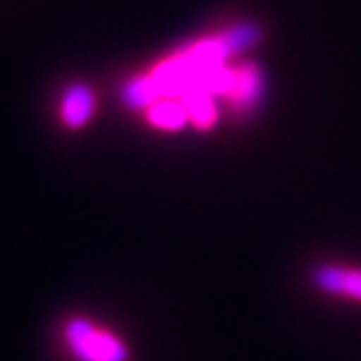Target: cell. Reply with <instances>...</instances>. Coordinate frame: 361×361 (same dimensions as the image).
I'll list each match as a JSON object with an SVG mask.
<instances>
[{"instance_id": "3", "label": "cell", "mask_w": 361, "mask_h": 361, "mask_svg": "<svg viewBox=\"0 0 361 361\" xmlns=\"http://www.w3.org/2000/svg\"><path fill=\"white\" fill-rule=\"evenodd\" d=\"M264 96V72L257 63H240L228 68L226 87L222 98L228 100L238 111H248Z\"/></svg>"}, {"instance_id": "5", "label": "cell", "mask_w": 361, "mask_h": 361, "mask_svg": "<svg viewBox=\"0 0 361 361\" xmlns=\"http://www.w3.org/2000/svg\"><path fill=\"white\" fill-rule=\"evenodd\" d=\"M94 92L87 85H72L61 100V118L68 126L81 128L94 116Z\"/></svg>"}, {"instance_id": "7", "label": "cell", "mask_w": 361, "mask_h": 361, "mask_svg": "<svg viewBox=\"0 0 361 361\" xmlns=\"http://www.w3.org/2000/svg\"><path fill=\"white\" fill-rule=\"evenodd\" d=\"M183 100V105L188 109L190 122L200 128V131H207L218 122V107H216V96L212 92L204 90H192L185 92L183 96H178Z\"/></svg>"}, {"instance_id": "2", "label": "cell", "mask_w": 361, "mask_h": 361, "mask_svg": "<svg viewBox=\"0 0 361 361\" xmlns=\"http://www.w3.org/2000/svg\"><path fill=\"white\" fill-rule=\"evenodd\" d=\"M66 340L79 361H128V348L114 333L94 326L85 318H74L66 326Z\"/></svg>"}, {"instance_id": "4", "label": "cell", "mask_w": 361, "mask_h": 361, "mask_svg": "<svg viewBox=\"0 0 361 361\" xmlns=\"http://www.w3.org/2000/svg\"><path fill=\"white\" fill-rule=\"evenodd\" d=\"M316 288L331 296H342L361 302V268L320 266L314 272Z\"/></svg>"}, {"instance_id": "1", "label": "cell", "mask_w": 361, "mask_h": 361, "mask_svg": "<svg viewBox=\"0 0 361 361\" xmlns=\"http://www.w3.org/2000/svg\"><path fill=\"white\" fill-rule=\"evenodd\" d=\"M262 39V29L255 22L235 24L218 35L204 37L178 50L148 74L137 76L122 92L128 107L148 109L161 98H178L192 90H204L222 96L228 79L226 59L240 55Z\"/></svg>"}, {"instance_id": "6", "label": "cell", "mask_w": 361, "mask_h": 361, "mask_svg": "<svg viewBox=\"0 0 361 361\" xmlns=\"http://www.w3.org/2000/svg\"><path fill=\"white\" fill-rule=\"evenodd\" d=\"M146 116H148V122L152 126L161 128V131H180V128L190 122L188 109H185L183 100H180V98H161V100H157L154 105H150L146 109Z\"/></svg>"}]
</instances>
